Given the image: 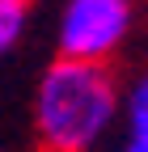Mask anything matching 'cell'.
<instances>
[{"instance_id":"cell-2","label":"cell","mask_w":148,"mask_h":152,"mask_svg":"<svg viewBox=\"0 0 148 152\" xmlns=\"http://www.w3.org/2000/svg\"><path fill=\"white\" fill-rule=\"evenodd\" d=\"M140 21V0H64L55 26V59L106 64L127 47Z\"/></svg>"},{"instance_id":"cell-1","label":"cell","mask_w":148,"mask_h":152,"mask_svg":"<svg viewBox=\"0 0 148 152\" xmlns=\"http://www.w3.org/2000/svg\"><path fill=\"white\" fill-rule=\"evenodd\" d=\"M123 89L106 64L51 59L34 89V144L38 152H97L119 127Z\"/></svg>"},{"instance_id":"cell-5","label":"cell","mask_w":148,"mask_h":152,"mask_svg":"<svg viewBox=\"0 0 148 152\" xmlns=\"http://www.w3.org/2000/svg\"><path fill=\"white\" fill-rule=\"evenodd\" d=\"M144 21H148V4H144Z\"/></svg>"},{"instance_id":"cell-3","label":"cell","mask_w":148,"mask_h":152,"mask_svg":"<svg viewBox=\"0 0 148 152\" xmlns=\"http://www.w3.org/2000/svg\"><path fill=\"white\" fill-rule=\"evenodd\" d=\"M119 123H123V140L110 152H148V68L123 89Z\"/></svg>"},{"instance_id":"cell-4","label":"cell","mask_w":148,"mask_h":152,"mask_svg":"<svg viewBox=\"0 0 148 152\" xmlns=\"http://www.w3.org/2000/svg\"><path fill=\"white\" fill-rule=\"evenodd\" d=\"M30 21V0H0V55L17 51Z\"/></svg>"}]
</instances>
